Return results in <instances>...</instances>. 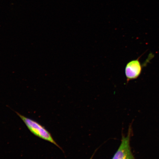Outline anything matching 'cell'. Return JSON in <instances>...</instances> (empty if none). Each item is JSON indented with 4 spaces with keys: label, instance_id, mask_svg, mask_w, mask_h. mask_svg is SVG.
<instances>
[{
    "label": "cell",
    "instance_id": "obj_1",
    "mask_svg": "<svg viewBox=\"0 0 159 159\" xmlns=\"http://www.w3.org/2000/svg\"><path fill=\"white\" fill-rule=\"evenodd\" d=\"M20 118L24 122L29 130L35 136L52 143L62 150L60 146L55 142L51 133L39 123L16 112Z\"/></svg>",
    "mask_w": 159,
    "mask_h": 159
},
{
    "label": "cell",
    "instance_id": "obj_2",
    "mask_svg": "<svg viewBox=\"0 0 159 159\" xmlns=\"http://www.w3.org/2000/svg\"><path fill=\"white\" fill-rule=\"evenodd\" d=\"M132 129L129 127L128 135L122 136L120 146L112 159H135L131 151L130 139Z\"/></svg>",
    "mask_w": 159,
    "mask_h": 159
},
{
    "label": "cell",
    "instance_id": "obj_3",
    "mask_svg": "<svg viewBox=\"0 0 159 159\" xmlns=\"http://www.w3.org/2000/svg\"><path fill=\"white\" fill-rule=\"evenodd\" d=\"M141 57L129 61L126 64L125 68V75L127 83L129 81L138 78L142 73L143 67L140 61Z\"/></svg>",
    "mask_w": 159,
    "mask_h": 159
},
{
    "label": "cell",
    "instance_id": "obj_4",
    "mask_svg": "<svg viewBox=\"0 0 159 159\" xmlns=\"http://www.w3.org/2000/svg\"><path fill=\"white\" fill-rule=\"evenodd\" d=\"M93 156H92V157H91V158H90V159H92L93 157Z\"/></svg>",
    "mask_w": 159,
    "mask_h": 159
}]
</instances>
